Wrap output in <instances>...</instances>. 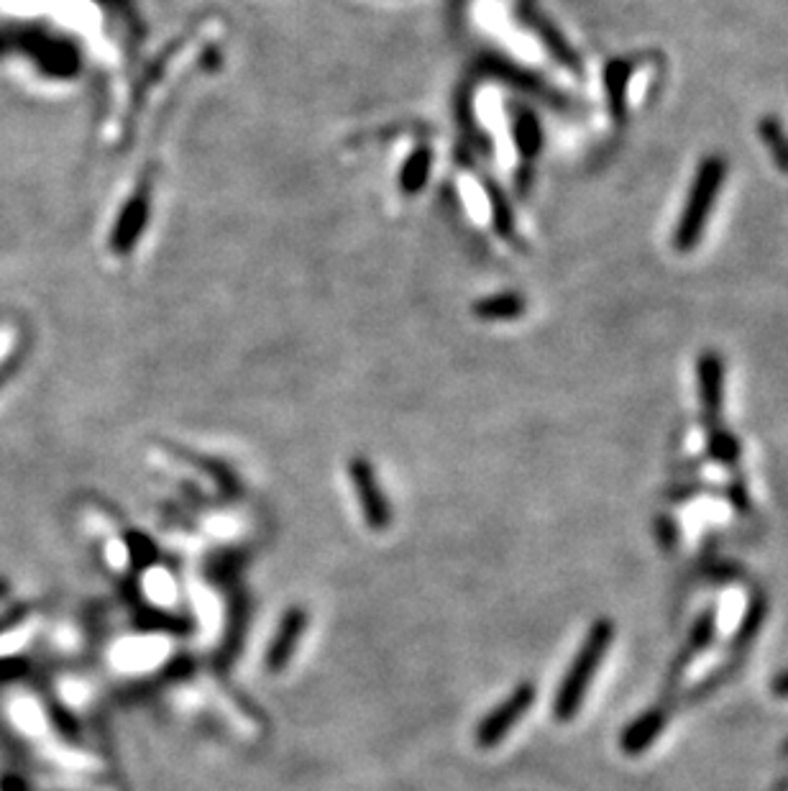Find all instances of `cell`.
Segmentation results:
<instances>
[{
    "instance_id": "6da1fadb",
    "label": "cell",
    "mask_w": 788,
    "mask_h": 791,
    "mask_svg": "<svg viewBox=\"0 0 788 791\" xmlns=\"http://www.w3.org/2000/svg\"><path fill=\"white\" fill-rule=\"evenodd\" d=\"M727 182V160L722 154H709L699 162L694 173L689 195H686L684 210L673 228V248L678 254H689L701 244L704 231L712 218L714 203Z\"/></svg>"
},
{
    "instance_id": "7a4b0ae2",
    "label": "cell",
    "mask_w": 788,
    "mask_h": 791,
    "mask_svg": "<svg viewBox=\"0 0 788 791\" xmlns=\"http://www.w3.org/2000/svg\"><path fill=\"white\" fill-rule=\"evenodd\" d=\"M612 638L614 628L609 620H597V623L589 628V633H586L582 648H579V653L573 655L571 666L565 668L561 687L556 691L554 717L558 723H571V719L579 715V710H582V704L586 700V691H589V684L594 679V674L599 672Z\"/></svg>"
},
{
    "instance_id": "3957f363",
    "label": "cell",
    "mask_w": 788,
    "mask_h": 791,
    "mask_svg": "<svg viewBox=\"0 0 788 791\" xmlns=\"http://www.w3.org/2000/svg\"><path fill=\"white\" fill-rule=\"evenodd\" d=\"M535 687L530 681H522L520 687H514L510 694H507L505 702H499L490 715H486L476 728V743L482 748H494L499 745L501 740L510 736L514 725L525 717V712L533 707L535 702Z\"/></svg>"
},
{
    "instance_id": "277c9868",
    "label": "cell",
    "mask_w": 788,
    "mask_h": 791,
    "mask_svg": "<svg viewBox=\"0 0 788 791\" xmlns=\"http://www.w3.org/2000/svg\"><path fill=\"white\" fill-rule=\"evenodd\" d=\"M725 380L727 369L722 354L704 352L697 359V384H699V403H701V420L707 428L722 423V408H725Z\"/></svg>"
},
{
    "instance_id": "5b68a950",
    "label": "cell",
    "mask_w": 788,
    "mask_h": 791,
    "mask_svg": "<svg viewBox=\"0 0 788 791\" xmlns=\"http://www.w3.org/2000/svg\"><path fill=\"white\" fill-rule=\"evenodd\" d=\"M348 474H351V480H354L356 497H358V505H361V512H364V520H367V525L374 527V531H384V527L390 525L392 515H390V505H386V497L382 495V487H379V482H377L374 469H371L367 461L356 459V461H351Z\"/></svg>"
},
{
    "instance_id": "8992f818",
    "label": "cell",
    "mask_w": 788,
    "mask_h": 791,
    "mask_svg": "<svg viewBox=\"0 0 788 791\" xmlns=\"http://www.w3.org/2000/svg\"><path fill=\"white\" fill-rule=\"evenodd\" d=\"M305 628H307V612L303 608H290L284 612L282 623H279L277 628V636L269 643L267 655H264V666H267L271 674H279L287 664H290L300 640H303Z\"/></svg>"
},
{
    "instance_id": "52a82bcc",
    "label": "cell",
    "mask_w": 788,
    "mask_h": 791,
    "mask_svg": "<svg viewBox=\"0 0 788 791\" xmlns=\"http://www.w3.org/2000/svg\"><path fill=\"white\" fill-rule=\"evenodd\" d=\"M665 723H669V715L661 707L653 710H645L640 717H635L633 723L622 730L620 738V748L627 755H640L648 751L650 745L661 738V732L665 730Z\"/></svg>"
},
{
    "instance_id": "ba28073f",
    "label": "cell",
    "mask_w": 788,
    "mask_h": 791,
    "mask_svg": "<svg viewBox=\"0 0 788 791\" xmlns=\"http://www.w3.org/2000/svg\"><path fill=\"white\" fill-rule=\"evenodd\" d=\"M633 69L635 64L625 60V56H618L605 67L607 109L614 124H625L627 120V90L630 80H633Z\"/></svg>"
},
{
    "instance_id": "9c48e42d",
    "label": "cell",
    "mask_w": 788,
    "mask_h": 791,
    "mask_svg": "<svg viewBox=\"0 0 788 791\" xmlns=\"http://www.w3.org/2000/svg\"><path fill=\"white\" fill-rule=\"evenodd\" d=\"M707 454L709 459L716 461V464L735 467L742 456V444L733 431H727V428L720 423L707 428Z\"/></svg>"
},
{
    "instance_id": "30bf717a",
    "label": "cell",
    "mask_w": 788,
    "mask_h": 791,
    "mask_svg": "<svg viewBox=\"0 0 788 791\" xmlns=\"http://www.w3.org/2000/svg\"><path fill=\"white\" fill-rule=\"evenodd\" d=\"M514 144H518L522 156H535L543 146V131L541 124H537L535 113L528 109H518L514 113Z\"/></svg>"
},
{
    "instance_id": "8fae6325",
    "label": "cell",
    "mask_w": 788,
    "mask_h": 791,
    "mask_svg": "<svg viewBox=\"0 0 788 791\" xmlns=\"http://www.w3.org/2000/svg\"><path fill=\"white\" fill-rule=\"evenodd\" d=\"M765 615H768V600H765L763 595H755V597H752L748 612H745V615H742L740 625H737V633H735V638H733V646L735 648L750 646L752 640L758 638V633H761L763 623H765Z\"/></svg>"
},
{
    "instance_id": "7c38bea8",
    "label": "cell",
    "mask_w": 788,
    "mask_h": 791,
    "mask_svg": "<svg viewBox=\"0 0 788 791\" xmlns=\"http://www.w3.org/2000/svg\"><path fill=\"white\" fill-rule=\"evenodd\" d=\"M758 133H761V139L765 141V149L771 152L776 167L780 169V173H788V137H786L784 126H780L776 118L768 116L761 120Z\"/></svg>"
},
{
    "instance_id": "4fadbf2b",
    "label": "cell",
    "mask_w": 788,
    "mask_h": 791,
    "mask_svg": "<svg viewBox=\"0 0 788 791\" xmlns=\"http://www.w3.org/2000/svg\"><path fill=\"white\" fill-rule=\"evenodd\" d=\"M714 633H716V612L709 608L701 612V615L697 617V623H694V628L689 633V643H686V653H684V659H681V664H686V661L694 659V655L704 651V648L714 640Z\"/></svg>"
},
{
    "instance_id": "5bb4252c",
    "label": "cell",
    "mask_w": 788,
    "mask_h": 791,
    "mask_svg": "<svg viewBox=\"0 0 788 791\" xmlns=\"http://www.w3.org/2000/svg\"><path fill=\"white\" fill-rule=\"evenodd\" d=\"M482 312L486 318H518L525 312V301L520 295L507 292V295H497L492 301H486L482 305Z\"/></svg>"
},
{
    "instance_id": "9a60e30c",
    "label": "cell",
    "mask_w": 788,
    "mask_h": 791,
    "mask_svg": "<svg viewBox=\"0 0 788 791\" xmlns=\"http://www.w3.org/2000/svg\"><path fill=\"white\" fill-rule=\"evenodd\" d=\"M128 546H131V561L136 566H149L156 561V548L147 536H139V533H128L126 536Z\"/></svg>"
},
{
    "instance_id": "2e32d148",
    "label": "cell",
    "mask_w": 788,
    "mask_h": 791,
    "mask_svg": "<svg viewBox=\"0 0 788 791\" xmlns=\"http://www.w3.org/2000/svg\"><path fill=\"white\" fill-rule=\"evenodd\" d=\"M771 689H773V694H776V697H780V700H788V672H784V674H778V676H776V679H773V684H771Z\"/></svg>"
},
{
    "instance_id": "e0dca14e",
    "label": "cell",
    "mask_w": 788,
    "mask_h": 791,
    "mask_svg": "<svg viewBox=\"0 0 788 791\" xmlns=\"http://www.w3.org/2000/svg\"><path fill=\"white\" fill-rule=\"evenodd\" d=\"M729 495H733V500H735L737 508H740V510H748V495H745L742 482H735V484H733V492H729Z\"/></svg>"
},
{
    "instance_id": "ac0fdd59",
    "label": "cell",
    "mask_w": 788,
    "mask_h": 791,
    "mask_svg": "<svg viewBox=\"0 0 788 791\" xmlns=\"http://www.w3.org/2000/svg\"><path fill=\"white\" fill-rule=\"evenodd\" d=\"M784 753L788 755V740H786V745H784Z\"/></svg>"
}]
</instances>
